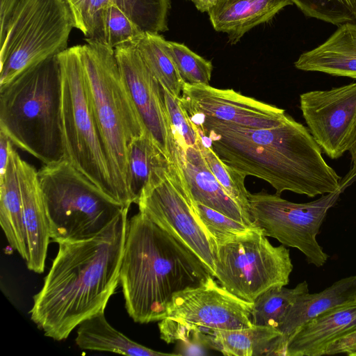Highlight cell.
<instances>
[{
  "label": "cell",
  "mask_w": 356,
  "mask_h": 356,
  "mask_svg": "<svg viewBox=\"0 0 356 356\" xmlns=\"http://www.w3.org/2000/svg\"><path fill=\"white\" fill-rule=\"evenodd\" d=\"M203 140L226 164L244 175L314 197L337 191L341 177L324 160L308 128L288 115L270 128H252L209 117L190 118Z\"/></svg>",
  "instance_id": "6da1fadb"
},
{
  "label": "cell",
  "mask_w": 356,
  "mask_h": 356,
  "mask_svg": "<svg viewBox=\"0 0 356 356\" xmlns=\"http://www.w3.org/2000/svg\"><path fill=\"white\" fill-rule=\"evenodd\" d=\"M129 208L95 237L58 243L30 311L31 320L46 337L65 339L83 321L104 312L120 283Z\"/></svg>",
  "instance_id": "7a4b0ae2"
},
{
  "label": "cell",
  "mask_w": 356,
  "mask_h": 356,
  "mask_svg": "<svg viewBox=\"0 0 356 356\" xmlns=\"http://www.w3.org/2000/svg\"><path fill=\"white\" fill-rule=\"evenodd\" d=\"M212 276L199 257L145 214L128 222L120 283L130 317L147 323L165 318L173 296Z\"/></svg>",
  "instance_id": "3957f363"
},
{
  "label": "cell",
  "mask_w": 356,
  "mask_h": 356,
  "mask_svg": "<svg viewBox=\"0 0 356 356\" xmlns=\"http://www.w3.org/2000/svg\"><path fill=\"white\" fill-rule=\"evenodd\" d=\"M57 56L0 86V131L44 165L65 159Z\"/></svg>",
  "instance_id": "277c9868"
},
{
  "label": "cell",
  "mask_w": 356,
  "mask_h": 356,
  "mask_svg": "<svg viewBox=\"0 0 356 356\" xmlns=\"http://www.w3.org/2000/svg\"><path fill=\"white\" fill-rule=\"evenodd\" d=\"M81 52L87 91L109 164L118 202H134L129 176L131 142L146 131L122 78L114 49L85 40Z\"/></svg>",
  "instance_id": "5b68a950"
},
{
  "label": "cell",
  "mask_w": 356,
  "mask_h": 356,
  "mask_svg": "<svg viewBox=\"0 0 356 356\" xmlns=\"http://www.w3.org/2000/svg\"><path fill=\"white\" fill-rule=\"evenodd\" d=\"M53 241L91 239L125 208L66 160L38 171Z\"/></svg>",
  "instance_id": "8992f818"
},
{
  "label": "cell",
  "mask_w": 356,
  "mask_h": 356,
  "mask_svg": "<svg viewBox=\"0 0 356 356\" xmlns=\"http://www.w3.org/2000/svg\"><path fill=\"white\" fill-rule=\"evenodd\" d=\"M81 48V44L75 45L57 55L65 160L118 202L88 95Z\"/></svg>",
  "instance_id": "52a82bcc"
},
{
  "label": "cell",
  "mask_w": 356,
  "mask_h": 356,
  "mask_svg": "<svg viewBox=\"0 0 356 356\" xmlns=\"http://www.w3.org/2000/svg\"><path fill=\"white\" fill-rule=\"evenodd\" d=\"M73 28L65 0H21L0 40V86L67 49Z\"/></svg>",
  "instance_id": "ba28073f"
},
{
  "label": "cell",
  "mask_w": 356,
  "mask_h": 356,
  "mask_svg": "<svg viewBox=\"0 0 356 356\" xmlns=\"http://www.w3.org/2000/svg\"><path fill=\"white\" fill-rule=\"evenodd\" d=\"M260 228L213 248V277L240 299L253 302L263 292L289 282L293 264L289 250L273 246Z\"/></svg>",
  "instance_id": "9c48e42d"
},
{
  "label": "cell",
  "mask_w": 356,
  "mask_h": 356,
  "mask_svg": "<svg viewBox=\"0 0 356 356\" xmlns=\"http://www.w3.org/2000/svg\"><path fill=\"white\" fill-rule=\"evenodd\" d=\"M356 181L353 169L341 179L339 188L307 203H295L277 194L249 193L250 213L254 225L266 236L284 246L297 248L308 264L322 267L329 258L317 241V235L329 210L346 188Z\"/></svg>",
  "instance_id": "30bf717a"
},
{
  "label": "cell",
  "mask_w": 356,
  "mask_h": 356,
  "mask_svg": "<svg viewBox=\"0 0 356 356\" xmlns=\"http://www.w3.org/2000/svg\"><path fill=\"white\" fill-rule=\"evenodd\" d=\"M253 302L231 293L209 277L202 284L175 293L160 321L161 338L168 343L189 342L211 330H238L253 326Z\"/></svg>",
  "instance_id": "8fae6325"
},
{
  "label": "cell",
  "mask_w": 356,
  "mask_h": 356,
  "mask_svg": "<svg viewBox=\"0 0 356 356\" xmlns=\"http://www.w3.org/2000/svg\"><path fill=\"white\" fill-rule=\"evenodd\" d=\"M188 183L179 161L158 168L143 188L137 204L139 211L193 251L213 277L211 245L196 220Z\"/></svg>",
  "instance_id": "7c38bea8"
},
{
  "label": "cell",
  "mask_w": 356,
  "mask_h": 356,
  "mask_svg": "<svg viewBox=\"0 0 356 356\" xmlns=\"http://www.w3.org/2000/svg\"><path fill=\"white\" fill-rule=\"evenodd\" d=\"M123 81L145 127L147 135L163 156L173 162L179 145L164 101L162 86L131 42L114 48Z\"/></svg>",
  "instance_id": "4fadbf2b"
},
{
  "label": "cell",
  "mask_w": 356,
  "mask_h": 356,
  "mask_svg": "<svg viewBox=\"0 0 356 356\" xmlns=\"http://www.w3.org/2000/svg\"><path fill=\"white\" fill-rule=\"evenodd\" d=\"M300 108L313 138L332 159L347 152L356 124V82L300 96Z\"/></svg>",
  "instance_id": "5bb4252c"
},
{
  "label": "cell",
  "mask_w": 356,
  "mask_h": 356,
  "mask_svg": "<svg viewBox=\"0 0 356 356\" xmlns=\"http://www.w3.org/2000/svg\"><path fill=\"white\" fill-rule=\"evenodd\" d=\"M181 103L190 118L209 117L252 128H270L283 122L282 108L244 96L232 89L184 83Z\"/></svg>",
  "instance_id": "9a60e30c"
},
{
  "label": "cell",
  "mask_w": 356,
  "mask_h": 356,
  "mask_svg": "<svg viewBox=\"0 0 356 356\" xmlns=\"http://www.w3.org/2000/svg\"><path fill=\"white\" fill-rule=\"evenodd\" d=\"M170 0H111L102 44L112 48L147 32L168 30Z\"/></svg>",
  "instance_id": "2e32d148"
},
{
  "label": "cell",
  "mask_w": 356,
  "mask_h": 356,
  "mask_svg": "<svg viewBox=\"0 0 356 356\" xmlns=\"http://www.w3.org/2000/svg\"><path fill=\"white\" fill-rule=\"evenodd\" d=\"M17 166L26 239L25 261L29 270L42 273L51 238L38 174L35 168L19 155Z\"/></svg>",
  "instance_id": "e0dca14e"
},
{
  "label": "cell",
  "mask_w": 356,
  "mask_h": 356,
  "mask_svg": "<svg viewBox=\"0 0 356 356\" xmlns=\"http://www.w3.org/2000/svg\"><path fill=\"white\" fill-rule=\"evenodd\" d=\"M356 300V275L343 277L321 292L304 293L290 305L278 328L272 355L284 356L289 341L310 319L337 306Z\"/></svg>",
  "instance_id": "ac0fdd59"
},
{
  "label": "cell",
  "mask_w": 356,
  "mask_h": 356,
  "mask_svg": "<svg viewBox=\"0 0 356 356\" xmlns=\"http://www.w3.org/2000/svg\"><path fill=\"white\" fill-rule=\"evenodd\" d=\"M356 329V300L333 307L303 324L288 342L284 356H323L341 335Z\"/></svg>",
  "instance_id": "d6986e66"
},
{
  "label": "cell",
  "mask_w": 356,
  "mask_h": 356,
  "mask_svg": "<svg viewBox=\"0 0 356 356\" xmlns=\"http://www.w3.org/2000/svg\"><path fill=\"white\" fill-rule=\"evenodd\" d=\"M291 0H215L207 13L213 28L236 44L250 30L272 19Z\"/></svg>",
  "instance_id": "ffe728a7"
},
{
  "label": "cell",
  "mask_w": 356,
  "mask_h": 356,
  "mask_svg": "<svg viewBox=\"0 0 356 356\" xmlns=\"http://www.w3.org/2000/svg\"><path fill=\"white\" fill-rule=\"evenodd\" d=\"M181 168L195 202H200L248 225L257 227L225 191L208 168L197 147L179 146Z\"/></svg>",
  "instance_id": "44dd1931"
},
{
  "label": "cell",
  "mask_w": 356,
  "mask_h": 356,
  "mask_svg": "<svg viewBox=\"0 0 356 356\" xmlns=\"http://www.w3.org/2000/svg\"><path fill=\"white\" fill-rule=\"evenodd\" d=\"M302 71L356 79V23H346L319 46L302 53L294 63Z\"/></svg>",
  "instance_id": "7402d4cb"
},
{
  "label": "cell",
  "mask_w": 356,
  "mask_h": 356,
  "mask_svg": "<svg viewBox=\"0 0 356 356\" xmlns=\"http://www.w3.org/2000/svg\"><path fill=\"white\" fill-rule=\"evenodd\" d=\"M8 150V165L0 179V223L10 245L25 260L26 239L17 166L19 154L11 142Z\"/></svg>",
  "instance_id": "603a6c76"
},
{
  "label": "cell",
  "mask_w": 356,
  "mask_h": 356,
  "mask_svg": "<svg viewBox=\"0 0 356 356\" xmlns=\"http://www.w3.org/2000/svg\"><path fill=\"white\" fill-rule=\"evenodd\" d=\"M280 334L275 328L253 325L238 330H211L195 339L227 356L271 355Z\"/></svg>",
  "instance_id": "cb8c5ba5"
},
{
  "label": "cell",
  "mask_w": 356,
  "mask_h": 356,
  "mask_svg": "<svg viewBox=\"0 0 356 356\" xmlns=\"http://www.w3.org/2000/svg\"><path fill=\"white\" fill-rule=\"evenodd\" d=\"M75 341L81 349L113 352L124 355H179L158 352L131 340L108 323L104 312L98 313L80 323Z\"/></svg>",
  "instance_id": "d4e9b609"
},
{
  "label": "cell",
  "mask_w": 356,
  "mask_h": 356,
  "mask_svg": "<svg viewBox=\"0 0 356 356\" xmlns=\"http://www.w3.org/2000/svg\"><path fill=\"white\" fill-rule=\"evenodd\" d=\"M166 40L156 33H144L131 42L145 63L162 87L175 96L180 97L184 82L167 50Z\"/></svg>",
  "instance_id": "484cf974"
},
{
  "label": "cell",
  "mask_w": 356,
  "mask_h": 356,
  "mask_svg": "<svg viewBox=\"0 0 356 356\" xmlns=\"http://www.w3.org/2000/svg\"><path fill=\"white\" fill-rule=\"evenodd\" d=\"M308 292L306 281L292 289L273 286L265 291L253 302L250 314L252 325L278 330L290 305L298 296Z\"/></svg>",
  "instance_id": "4316f807"
},
{
  "label": "cell",
  "mask_w": 356,
  "mask_h": 356,
  "mask_svg": "<svg viewBox=\"0 0 356 356\" xmlns=\"http://www.w3.org/2000/svg\"><path fill=\"white\" fill-rule=\"evenodd\" d=\"M128 160L129 188L134 202L136 204L154 172L169 161L147 134L131 142Z\"/></svg>",
  "instance_id": "83f0119b"
},
{
  "label": "cell",
  "mask_w": 356,
  "mask_h": 356,
  "mask_svg": "<svg viewBox=\"0 0 356 356\" xmlns=\"http://www.w3.org/2000/svg\"><path fill=\"white\" fill-rule=\"evenodd\" d=\"M196 147L200 151L208 168L226 193L237 203L244 214L252 221L250 213V193L245 186L246 176L224 163L209 145L203 140L200 133Z\"/></svg>",
  "instance_id": "f1b7e54d"
},
{
  "label": "cell",
  "mask_w": 356,
  "mask_h": 356,
  "mask_svg": "<svg viewBox=\"0 0 356 356\" xmlns=\"http://www.w3.org/2000/svg\"><path fill=\"white\" fill-rule=\"evenodd\" d=\"M193 209L197 221L209 238L212 251L216 245L259 228L235 220L194 200Z\"/></svg>",
  "instance_id": "f546056e"
},
{
  "label": "cell",
  "mask_w": 356,
  "mask_h": 356,
  "mask_svg": "<svg viewBox=\"0 0 356 356\" xmlns=\"http://www.w3.org/2000/svg\"><path fill=\"white\" fill-rule=\"evenodd\" d=\"M165 46L185 83L209 85L213 70L211 61L184 44L166 40Z\"/></svg>",
  "instance_id": "4dcf8cb0"
},
{
  "label": "cell",
  "mask_w": 356,
  "mask_h": 356,
  "mask_svg": "<svg viewBox=\"0 0 356 356\" xmlns=\"http://www.w3.org/2000/svg\"><path fill=\"white\" fill-rule=\"evenodd\" d=\"M305 15L337 26L356 23L354 0H291Z\"/></svg>",
  "instance_id": "1f68e13d"
},
{
  "label": "cell",
  "mask_w": 356,
  "mask_h": 356,
  "mask_svg": "<svg viewBox=\"0 0 356 356\" xmlns=\"http://www.w3.org/2000/svg\"><path fill=\"white\" fill-rule=\"evenodd\" d=\"M111 0H84L72 15L74 28L80 30L85 40L103 43L106 18Z\"/></svg>",
  "instance_id": "d6a6232c"
},
{
  "label": "cell",
  "mask_w": 356,
  "mask_h": 356,
  "mask_svg": "<svg viewBox=\"0 0 356 356\" xmlns=\"http://www.w3.org/2000/svg\"><path fill=\"white\" fill-rule=\"evenodd\" d=\"M167 111L175 138L180 148L196 147L199 132L185 110L180 97L171 94L162 87Z\"/></svg>",
  "instance_id": "836d02e7"
},
{
  "label": "cell",
  "mask_w": 356,
  "mask_h": 356,
  "mask_svg": "<svg viewBox=\"0 0 356 356\" xmlns=\"http://www.w3.org/2000/svg\"><path fill=\"white\" fill-rule=\"evenodd\" d=\"M356 351V329H354L333 341L325 348L323 355L346 354L352 356Z\"/></svg>",
  "instance_id": "e575fe53"
},
{
  "label": "cell",
  "mask_w": 356,
  "mask_h": 356,
  "mask_svg": "<svg viewBox=\"0 0 356 356\" xmlns=\"http://www.w3.org/2000/svg\"><path fill=\"white\" fill-rule=\"evenodd\" d=\"M21 0H0V40L3 39L10 18Z\"/></svg>",
  "instance_id": "d590c367"
},
{
  "label": "cell",
  "mask_w": 356,
  "mask_h": 356,
  "mask_svg": "<svg viewBox=\"0 0 356 356\" xmlns=\"http://www.w3.org/2000/svg\"><path fill=\"white\" fill-rule=\"evenodd\" d=\"M10 143L9 138L0 131V179L4 175L8 165Z\"/></svg>",
  "instance_id": "8d00e7d4"
},
{
  "label": "cell",
  "mask_w": 356,
  "mask_h": 356,
  "mask_svg": "<svg viewBox=\"0 0 356 356\" xmlns=\"http://www.w3.org/2000/svg\"><path fill=\"white\" fill-rule=\"evenodd\" d=\"M347 151L349 152L351 156L352 168L356 169V124L351 134Z\"/></svg>",
  "instance_id": "74e56055"
},
{
  "label": "cell",
  "mask_w": 356,
  "mask_h": 356,
  "mask_svg": "<svg viewBox=\"0 0 356 356\" xmlns=\"http://www.w3.org/2000/svg\"><path fill=\"white\" fill-rule=\"evenodd\" d=\"M195 6L200 12H207L215 0H189Z\"/></svg>",
  "instance_id": "f35d334b"
},
{
  "label": "cell",
  "mask_w": 356,
  "mask_h": 356,
  "mask_svg": "<svg viewBox=\"0 0 356 356\" xmlns=\"http://www.w3.org/2000/svg\"><path fill=\"white\" fill-rule=\"evenodd\" d=\"M67 3L72 15H74L79 9L84 0H65Z\"/></svg>",
  "instance_id": "ab89813d"
},
{
  "label": "cell",
  "mask_w": 356,
  "mask_h": 356,
  "mask_svg": "<svg viewBox=\"0 0 356 356\" xmlns=\"http://www.w3.org/2000/svg\"><path fill=\"white\" fill-rule=\"evenodd\" d=\"M355 1V19H356V0H354Z\"/></svg>",
  "instance_id": "60d3db41"
},
{
  "label": "cell",
  "mask_w": 356,
  "mask_h": 356,
  "mask_svg": "<svg viewBox=\"0 0 356 356\" xmlns=\"http://www.w3.org/2000/svg\"><path fill=\"white\" fill-rule=\"evenodd\" d=\"M352 356H356V351L353 354Z\"/></svg>",
  "instance_id": "b9f144b4"
}]
</instances>
